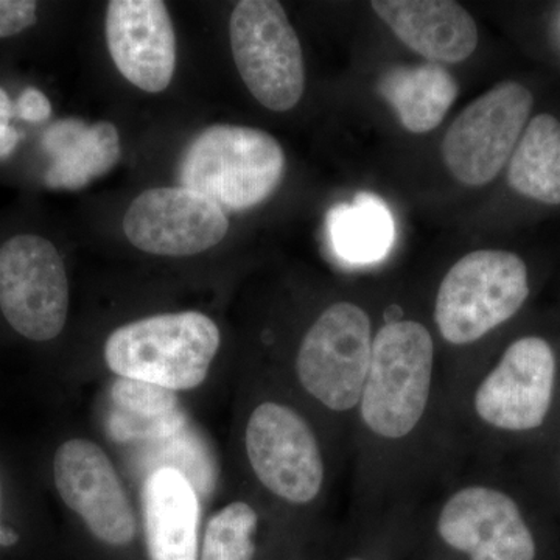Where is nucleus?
<instances>
[{
	"mask_svg": "<svg viewBox=\"0 0 560 560\" xmlns=\"http://www.w3.org/2000/svg\"><path fill=\"white\" fill-rule=\"evenodd\" d=\"M436 399V346L431 331L397 305L375 331L370 371L353 425L372 458L399 456L422 436Z\"/></svg>",
	"mask_w": 560,
	"mask_h": 560,
	"instance_id": "f257e3e1",
	"label": "nucleus"
},
{
	"mask_svg": "<svg viewBox=\"0 0 560 560\" xmlns=\"http://www.w3.org/2000/svg\"><path fill=\"white\" fill-rule=\"evenodd\" d=\"M220 345L219 326L205 313H165L114 330L106 340L105 361L119 378L175 393L205 383Z\"/></svg>",
	"mask_w": 560,
	"mask_h": 560,
	"instance_id": "f03ea898",
	"label": "nucleus"
},
{
	"mask_svg": "<svg viewBox=\"0 0 560 560\" xmlns=\"http://www.w3.org/2000/svg\"><path fill=\"white\" fill-rule=\"evenodd\" d=\"M278 140L256 128L213 125L190 143L179 178L224 212L256 208L275 194L285 173Z\"/></svg>",
	"mask_w": 560,
	"mask_h": 560,
	"instance_id": "7ed1b4c3",
	"label": "nucleus"
},
{
	"mask_svg": "<svg viewBox=\"0 0 560 560\" xmlns=\"http://www.w3.org/2000/svg\"><path fill=\"white\" fill-rule=\"evenodd\" d=\"M374 338L370 313L349 301L329 305L302 337L294 360L298 383L331 418L353 423Z\"/></svg>",
	"mask_w": 560,
	"mask_h": 560,
	"instance_id": "20e7f679",
	"label": "nucleus"
},
{
	"mask_svg": "<svg viewBox=\"0 0 560 560\" xmlns=\"http://www.w3.org/2000/svg\"><path fill=\"white\" fill-rule=\"evenodd\" d=\"M528 296V270L517 254L474 250L442 279L434 324L447 345L466 348L514 318Z\"/></svg>",
	"mask_w": 560,
	"mask_h": 560,
	"instance_id": "39448f33",
	"label": "nucleus"
},
{
	"mask_svg": "<svg viewBox=\"0 0 560 560\" xmlns=\"http://www.w3.org/2000/svg\"><path fill=\"white\" fill-rule=\"evenodd\" d=\"M245 452L261 488L290 506H312L323 497L327 464L318 434L285 401L261 400L246 420Z\"/></svg>",
	"mask_w": 560,
	"mask_h": 560,
	"instance_id": "423d86ee",
	"label": "nucleus"
},
{
	"mask_svg": "<svg viewBox=\"0 0 560 560\" xmlns=\"http://www.w3.org/2000/svg\"><path fill=\"white\" fill-rule=\"evenodd\" d=\"M68 271L54 242L38 232H14L0 243V315L33 342L60 337L68 323Z\"/></svg>",
	"mask_w": 560,
	"mask_h": 560,
	"instance_id": "0eeeda50",
	"label": "nucleus"
},
{
	"mask_svg": "<svg viewBox=\"0 0 560 560\" xmlns=\"http://www.w3.org/2000/svg\"><path fill=\"white\" fill-rule=\"evenodd\" d=\"M231 47L250 94L267 109L285 113L301 102L305 66L301 40L276 0H242L232 11Z\"/></svg>",
	"mask_w": 560,
	"mask_h": 560,
	"instance_id": "6e6552de",
	"label": "nucleus"
},
{
	"mask_svg": "<svg viewBox=\"0 0 560 560\" xmlns=\"http://www.w3.org/2000/svg\"><path fill=\"white\" fill-rule=\"evenodd\" d=\"M534 97L517 81H503L471 102L442 140V158L464 186L492 183L521 140Z\"/></svg>",
	"mask_w": 560,
	"mask_h": 560,
	"instance_id": "1a4fd4ad",
	"label": "nucleus"
},
{
	"mask_svg": "<svg viewBox=\"0 0 560 560\" xmlns=\"http://www.w3.org/2000/svg\"><path fill=\"white\" fill-rule=\"evenodd\" d=\"M556 371L555 350L544 338L512 342L470 390L475 422L503 433L540 429L550 415Z\"/></svg>",
	"mask_w": 560,
	"mask_h": 560,
	"instance_id": "9d476101",
	"label": "nucleus"
},
{
	"mask_svg": "<svg viewBox=\"0 0 560 560\" xmlns=\"http://www.w3.org/2000/svg\"><path fill=\"white\" fill-rule=\"evenodd\" d=\"M436 533L469 560H536V540L517 501L486 482H466L445 497Z\"/></svg>",
	"mask_w": 560,
	"mask_h": 560,
	"instance_id": "9b49d317",
	"label": "nucleus"
},
{
	"mask_svg": "<svg viewBox=\"0 0 560 560\" xmlns=\"http://www.w3.org/2000/svg\"><path fill=\"white\" fill-rule=\"evenodd\" d=\"M54 481L66 506L103 544L127 547L135 540V510L101 445L86 438L62 442L54 456Z\"/></svg>",
	"mask_w": 560,
	"mask_h": 560,
	"instance_id": "f8f14e48",
	"label": "nucleus"
},
{
	"mask_svg": "<svg viewBox=\"0 0 560 560\" xmlns=\"http://www.w3.org/2000/svg\"><path fill=\"white\" fill-rule=\"evenodd\" d=\"M226 212L187 187H160L140 194L124 219L128 241L154 256L205 253L226 237Z\"/></svg>",
	"mask_w": 560,
	"mask_h": 560,
	"instance_id": "ddd939ff",
	"label": "nucleus"
},
{
	"mask_svg": "<svg viewBox=\"0 0 560 560\" xmlns=\"http://www.w3.org/2000/svg\"><path fill=\"white\" fill-rule=\"evenodd\" d=\"M106 40L114 65L139 90H167L176 66L175 28L161 0H113Z\"/></svg>",
	"mask_w": 560,
	"mask_h": 560,
	"instance_id": "4468645a",
	"label": "nucleus"
},
{
	"mask_svg": "<svg viewBox=\"0 0 560 560\" xmlns=\"http://www.w3.org/2000/svg\"><path fill=\"white\" fill-rule=\"evenodd\" d=\"M372 9L405 46L430 62L458 65L477 50V24L458 2L375 0Z\"/></svg>",
	"mask_w": 560,
	"mask_h": 560,
	"instance_id": "2eb2a0df",
	"label": "nucleus"
},
{
	"mask_svg": "<svg viewBox=\"0 0 560 560\" xmlns=\"http://www.w3.org/2000/svg\"><path fill=\"white\" fill-rule=\"evenodd\" d=\"M142 515L150 560H198L200 499L183 471H151L143 482Z\"/></svg>",
	"mask_w": 560,
	"mask_h": 560,
	"instance_id": "dca6fc26",
	"label": "nucleus"
},
{
	"mask_svg": "<svg viewBox=\"0 0 560 560\" xmlns=\"http://www.w3.org/2000/svg\"><path fill=\"white\" fill-rule=\"evenodd\" d=\"M40 147L51 161L44 175V184L50 189H83L114 168L121 154L119 131L109 121H54L43 132Z\"/></svg>",
	"mask_w": 560,
	"mask_h": 560,
	"instance_id": "f3484780",
	"label": "nucleus"
},
{
	"mask_svg": "<svg viewBox=\"0 0 560 560\" xmlns=\"http://www.w3.org/2000/svg\"><path fill=\"white\" fill-rule=\"evenodd\" d=\"M378 92L408 131L423 135L440 127L458 97L459 88L447 69L427 62L383 73Z\"/></svg>",
	"mask_w": 560,
	"mask_h": 560,
	"instance_id": "a211bd4d",
	"label": "nucleus"
},
{
	"mask_svg": "<svg viewBox=\"0 0 560 560\" xmlns=\"http://www.w3.org/2000/svg\"><path fill=\"white\" fill-rule=\"evenodd\" d=\"M327 235L338 259L371 265L385 259L396 242V223L382 198L359 194L327 213Z\"/></svg>",
	"mask_w": 560,
	"mask_h": 560,
	"instance_id": "6ab92c4d",
	"label": "nucleus"
},
{
	"mask_svg": "<svg viewBox=\"0 0 560 560\" xmlns=\"http://www.w3.org/2000/svg\"><path fill=\"white\" fill-rule=\"evenodd\" d=\"M517 194L544 205H560V124L540 114L526 125L508 171Z\"/></svg>",
	"mask_w": 560,
	"mask_h": 560,
	"instance_id": "aec40b11",
	"label": "nucleus"
},
{
	"mask_svg": "<svg viewBox=\"0 0 560 560\" xmlns=\"http://www.w3.org/2000/svg\"><path fill=\"white\" fill-rule=\"evenodd\" d=\"M260 517L248 501H232L210 517L200 560H254Z\"/></svg>",
	"mask_w": 560,
	"mask_h": 560,
	"instance_id": "412c9836",
	"label": "nucleus"
},
{
	"mask_svg": "<svg viewBox=\"0 0 560 560\" xmlns=\"http://www.w3.org/2000/svg\"><path fill=\"white\" fill-rule=\"evenodd\" d=\"M113 399L121 410L143 419L171 418L178 408L173 390L127 378H119L114 385Z\"/></svg>",
	"mask_w": 560,
	"mask_h": 560,
	"instance_id": "4be33fe9",
	"label": "nucleus"
},
{
	"mask_svg": "<svg viewBox=\"0 0 560 560\" xmlns=\"http://www.w3.org/2000/svg\"><path fill=\"white\" fill-rule=\"evenodd\" d=\"M39 20V3L33 0H0V40L18 38Z\"/></svg>",
	"mask_w": 560,
	"mask_h": 560,
	"instance_id": "5701e85b",
	"label": "nucleus"
},
{
	"mask_svg": "<svg viewBox=\"0 0 560 560\" xmlns=\"http://www.w3.org/2000/svg\"><path fill=\"white\" fill-rule=\"evenodd\" d=\"M14 117L28 124H43L51 117V103L43 91L25 88L14 101Z\"/></svg>",
	"mask_w": 560,
	"mask_h": 560,
	"instance_id": "b1692460",
	"label": "nucleus"
},
{
	"mask_svg": "<svg viewBox=\"0 0 560 560\" xmlns=\"http://www.w3.org/2000/svg\"><path fill=\"white\" fill-rule=\"evenodd\" d=\"M14 119V101L5 88L0 86V161L9 160L20 147L22 135L11 124Z\"/></svg>",
	"mask_w": 560,
	"mask_h": 560,
	"instance_id": "393cba45",
	"label": "nucleus"
},
{
	"mask_svg": "<svg viewBox=\"0 0 560 560\" xmlns=\"http://www.w3.org/2000/svg\"><path fill=\"white\" fill-rule=\"evenodd\" d=\"M349 560H363V559H349Z\"/></svg>",
	"mask_w": 560,
	"mask_h": 560,
	"instance_id": "a878e982",
	"label": "nucleus"
},
{
	"mask_svg": "<svg viewBox=\"0 0 560 560\" xmlns=\"http://www.w3.org/2000/svg\"><path fill=\"white\" fill-rule=\"evenodd\" d=\"M0 528H2V526H0Z\"/></svg>",
	"mask_w": 560,
	"mask_h": 560,
	"instance_id": "bb28decb",
	"label": "nucleus"
}]
</instances>
